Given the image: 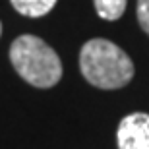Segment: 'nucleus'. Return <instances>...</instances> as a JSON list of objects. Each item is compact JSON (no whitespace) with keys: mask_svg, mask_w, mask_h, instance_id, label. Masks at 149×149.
Returning <instances> with one entry per match:
<instances>
[{"mask_svg":"<svg viewBox=\"0 0 149 149\" xmlns=\"http://www.w3.org/2000/svg\"><path fill=\"white\" fill-rule=\"evenodd\" d=\"M79 68L83 77L101 89H120L134 77L130 56L107 39H91L83 45Z\"/></svg>","mask_w":149,"mask_h":149,"instance_id":"nucleus-1","label":"nucleus"},{"mask_svg":"<svg viewBox=\"0 0 149 149\" xmlns=\"http://www.w3.org/2000/svg\"><path fill=\"white\" fill-rule=\"evenodd\" d=\"M12 66L33 87L49 89L60 81L62 62L54 49L35 35H19L10 47Z\"/></svg>","mask_w":149,"mask_h":149,"instance_id":"nucleus-2","label":"nucleus"},{"mask_svg":"<svg viewBox=\"0 0 149 149\" xmlns=\"http://www.w3.org/2000/svg\"><path fill=\"white\" fill-rule=\"evenodd\" d=\"M118 149H149V114L132 112L122 118L116 132Z\"/></svg>","mask_w":149,"mask_h":149,"instance_id":"nucleus-3","label":"nucleus"},{"mask_svg":"<svg viewBox=\"0 0 149 149\" xmlns=\"http://www.w3.org/2000/svg\"><path fill=\"white\" fill-rule=\"evenodd\" d=\"M10 2L16 8V12H19L22 16H27V17L45 16L56 4V0H10Z\"/></svg>","mask_w":149,"mask_h":149,"instance_id":"nucleus-4","label":"nucleus"},{"mask_svg":"<svg viewBox=\"0 0 149 149\" xmlns=\"http://www.w3.org/2000/svg\"><path fill=\"white\" fill-rule=\"evenodd\" d=\"M97 16L109 22H114L124 14L126 10V0H93Z\"/></svg>","mask_w":149,"mask_h":149,"instance_id":"nucleus-5","label":"nucleus"},{"mask_svg":"<svg viewBox=\"0 0 149 149\" xmlns=\"http://www.w3.org/2000/svg\"><path fill=\"white\" fill-rule=\"evenodd\" d=\"M138 22L149 35V0H138Z\"/></svg>","mask_w":149,"mask_h":149,"instance_id":"nucleus-6","label":"nucleus"},{"mask_svg":"<svg viewBox=\"0 0 149 149\" xmlns=\"http://www.w3.org/2000/svg\"><path fill=\"white\" fill-rule=\"evenodd\" d=\"M0 35H2V23H0Z\"/></svg>","mask_w":149,"mask_h":149,"instance_id":"nucleus-7","label":"nucleus"}]
</instances>
